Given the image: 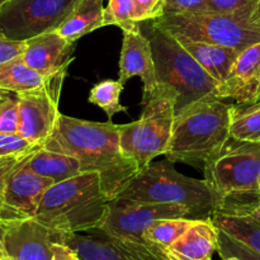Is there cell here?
<instances>
[{
  "mask_svg": "<svg viewBox=\"0 0 260 260\" xmlns=\"http://www.w3.org/2000/svg\"><path fill=\"white\" fill-rule=\"evenodd\" d=\"M63 243L81 260H172L151 244L111 235L99 228L63 235Z\"/></svg>",
  "mask_w": 260,
  "mask_h": 260,
  "instance_id": "cell-12",
  "label": "cell"
},
{
  "mask_svg": "<svg viewBox=\"0 0 260 260\" xmlns=\"http://www.w3.org/2000/svg\"><path fill=\"white\" fill-rule=\"evenodd\" d=\"M202 170L220 205L228 200L260 197V144L230 139Z\"/></svg>",
  "mask_w": 260,
  "mask_h": 260,
  "instance_id": "cell-7",
  "label": "cell"
},
{
  "mask_svg": "<svg viewBox=\"0 0 260 260\" xmlns=\"http://www.w3.org/2000/svg\"><path fill=\"white\" fill-rule=\"evenodd\" d=\"M137 23L155 20L164 14L165 0H134Z\"/></svg>",
  "mask_w": 260,
  "mask_h": 260,
  "instance_id": "cell-31",
  "label": "cell"
},
{
  "mask_svg": "<svg viewBox=\"0 0 260 260\" xmlns=\"http://www.w3.org/2000/svg\"><path fill=\"white\" fill-rule=\"evenodd\" d=\"M25 50V42L19 41H10L0 37V63L13 60L23 55Z\"/></svg>",
  "mask_w": 260,
  "mask_h": 260,
  "instance_id": "cell-34",
  "label": "cell"
},
{
  "mask_svg": "<svg viewBox=\"0 0 260 260\" xmlns=\"http://www.w3.org/2000/svg\"><path fill=\"white\" fill-rule=\"evenodd\" d=\"M140 24L135 19L134 0H109L104 8V27L117 25L122 30Z\"/></svg>",
  "mask_w": 260,
  "mask_h": 260,
  "instance_id": "cell-27",
  "label": "cell"
},
{
  "mask_svg": "<svg viewBox=\"0 0 260 260\" xmlns=\"http://www.w3.org/2000/svg\"><path fill=\"white\" fill-rule=\"evenodd\" d=\"M180 13H210L207 0H165L164 14Z\"/></svg>",
  "mask_w": 260,
  "mask_h": 260,
  "instance_id": "cell-33",
  "label": "cell"
},
{
  "mask_svg": "<svg viewBox=\"0 0 260 260\" xmlns=\"http://www.w3.org/2000/svg\"><path fill=\"white\" fill-rule=\"evenodd\" d=\"M65 76H56L41 88L15 94L19 104L18 134L32 144L43 146L55 129L60 116L58 103Z\"/></svg>",
  "mask_w": 260,
  "mask_h": 260,
  "instance_id": "cell-11",
  "label": "cell"
},
{
  "mask_svg": "<svg viewBox=\"0 0 260 260\" xmlns=\"http://www.w3.org/2000/svg\"><path fill=\"white\" fill-rule=\"evenodd\" d=\"M259 190H260V182H259Z\"/></svg>",
  "mask_w": 260,
  "mask_h": 260,
  "instance_id": "cell-43",
  "label": "cell"
},
{
  "mask_svg": "<svg viewBox=\"0 0 260 260\" xmlns=\"http://www.w3.org/2000/svg\"><path fill=\"white\" fill-rule=\"evenodd\" d=\"M183 47L194 57V60L218 83L228 78L231 66L239 56V51L225 46L201 42L190 38L177 37Z\"/></svg>",
  "mask_w": 260,
  "mask_h": 260,
  "instance_id": "cell-20",
  "label": "cell"
},
{
  "mask_svg": "<svg viewBox=\"0 0 260 260\" xmlns=\"http://www.w3.org/2000/svg\"><path fill=\"white\" fill-rule=\"evenodd\" d=\"M260 74V42L239 53L228 78L218 85L216 95L240 103Z\"/></svg>",
  "mask_w": 260,
  "mask_h": 260,
  "instance_id": "cell-19",
  "label": "cell"
},
{
  "mask_svg": "<svg viewBox=\"0 0 260 260\" xmlns=\"http://www.w3.org/2000/svg\"><path fill=\"white\" fill-rule=\"evenodd\" d=\"M258 108H260V101H258L256 103H254V104H250V106H245V107H238L234 104L233 113H240V112L251 111V109H258Z\"/></svg>",
  "mask_w": 260,
  "mask_h": 260,
  "instance_id": "cell-37",
  "label": "cell"
},
{
  "mask_svg": "<svg viewBox=\"0 0 260 260\" xmlns=\"http://www.w3.org/2000/svg\"><path fill=\"white\" fill-rule=\"evenodd\" d=\"M51 79L45 78L30 69L24 62L22 56L0 63V90L3 91L19 94L23 91L33 90L46 85Z\"/></svg>",
  "mask_w": 260,
  "mask_h": 260,
  "instance_id": "cell-23",
  "label": "cell"
},
{
  "mask_svg": "<svg viewBox=\"0 0 260 260\" xmlns=\"http://www.w3.org/2000/svg\"><path fill=\"white\" fill-rule=\"evenodd\" d=\"M116 200L184 205L192 212V218L208 220L220 206L215 192L205 179L182 174L168 159L151 161L140 170Z\"/></svg>",
  "mask_w": 260,
  "mask_h": 260,
  "instance_id": "cell-4",
  "label": "cell"
},
{
  "mask_svg": "<svg viewBox=\"0 0 260 260\" xmlns=\"http://www.w3.org/2000/svg\"><path fill=\"white\" fill-rule=\"evenodd\" d=\"M178 93L160 84L156 93L144 104L137 121L121 124V149L142 170L160 155H165L172 139L177 114Z\"/></svg>",
  "mask_w": 260,
  "mask_h": 260,
  "instance_id": "cell-6",
  "label": "cell"
},
{
  "mask_svg": "<svg viewBox=\"0 0 260 260\" xmlns=\"http://www.w3.org/2000/svg\"><path fill=\"white\" fill-rule=\"evenodd\" d=\"M222 260H243L238 256H226V258H222Z\"/></svg>",
  "mask_w": 260,
  "mask_h": 260,
  "instance_id": "cell-41",
  "label": "cell"
},
{
  "mask_svg": "<svg viewBox=\"0 0 260 260\" xmlns=\"http://www.w3.org/2000/svg\"><path fill=\"white\" fill-rule=\"evenodd\" d=\"M147 23L141 28L151 42L157 81L178 93L177 112L205 96L216 95L220 83L194 60L179 40L152 20Z\"/></svg>",
  "mask_w": 260,
  "mask_h": 260,
  "instance_id": "cell-5",
  "label": "cell"
},
{
  "mask_svg": "<svg viewBox=\"0 0 260 260\" xmlns=\"http://www.w3.org/2000/svg\"><path fill=\"white\" fill-rule=\"evenodd\" d=\"M29 155L13 169L7 180L3 208V221L5 226L35 218L43 194L53 184L51 179L41 177L25 167Z\"/></svg>",
  "mask_w": 260,
  "mask_h": 260,
  "instance_id": "cell-13",
  "label": "cell"
},
{
  "mask_svg": "<svg viewBox=\"0 0 260 260\" xmlns=\"http://www.w3.org/2000/svg\"><path fill=\"white\" fill-rule=\"evenodd\" d=\"M211 260H212V259H211Z\"/></svg>",
  "mask_w": 260,
  "mask_h": 260,
  "instance_id": "cell-44",
  "label": "cell"
},
{
  "mask_svg": "<svg viewBox=\"0 0 260 260\" xmlns=\"http://www.w3.org/2000/svg\"><path fill=\"white\" fill-rule=\"evenodd\" d=\"M207 3L210 13L240 18H254L260 7V0H207Z\"/></svg>",
  "mask_w": 260,
  "mask_h": 260,
  "instance_id": "cell-28",
  "label": "cell"
},
{
  "mask_svg": "<svg viewBox=\"0 0 260 260\" xmlns=\"http://www.w3.org/2000/svg\"><path fill=\"white\" fill-rule=\"evenodd\" d=\"M233 107L220 96L208 95L177 112L167 159L203 169L231 139Z\"/></svg>",
  "mask_w": 260,
  "mask_h": 260,
  "instance_id": "cell-2",
  "label": "cell"
},
{
  "mask_svg": "<svg viewBox=\"0 0 260 260\" xmlns=\"http://www.w3.org/2000/svg\"><path fill=\"white\" fill-rule=\"evenodd\" d=\"M2 241L8 260H53V245L63 235L28 218L5 226Z\"/></svg>",
  "mask_w": 260,
  "mask_h": 260,
  "instance_id": "cell-14",
  "label": "cell"
},
{
  "mask_svg": "<svg viewBox=\"0 0 260 260\" xmlns=\"http://www.w3.org/2000/svg\"><path fill=\"white\" fill-rule=\"evenodd\" d=\"M10 95H13V94L12 93H8V91L0 90V104H2L4 101H7V99L9 98Z\"/></svg>",
  "mask_w": 260,
  "mask_h": 260,
  "instance_id": "cell-39",
  "label": "cell"
},
{
  "mask_svg": "<svg viewBox=\"0 0 260 260\" xmlns=\"http://www.w3.org/2000/svg\"><path fill=\"white\" fill-rule=\"evenodd\" d=\"M121 124L91 122L60 113L55 129L43 147L71 155L80 161L83 172H96L109 200L117 196L140 172L134 160L121 149Z\"/></svg>",
  "mask_w": 260,
  "mask_h": 260,
  "instance_id": "cell-1",
  "label": "cell"
},
{
  "mask_svg": "<svg viewBox=\"0 0 260 260\" xmlns=\"http://www.w3.org/2000/svg\"><path fill=\"white\" fill-rule=\"evenodd\" d=\"M53 260H81L78 254L65 243H56L53 245Z\"/></svg>",
  "mask_w": 260,
  "mask_h": 260,
  "instance_id": "cell-35",
  "label": "cell"
},
{
  "mask_svg": "<svg viewBox=\"0 0 260 260\" xmlns=\"http://www.w3.org/2000/svg\"><path fill=\"white\" fill-rule=\"evenodd\" d=\"M9 0H0V7H3V5L5 4V3H8Z\"/></svg>",
  "mask_w": 260,
  "mask_h": 260,
  "instance_id": "cell-42",
  "label": "cell"
},
{
  "mask_svg": "<svg viewBox=\"0 0 260 260\" xmlns=\"http://www.w3.org/2000/svg\"><path fill=\"white\" fill-rule=\"evenodd\" d=\"M260 101V74L256 78L255 83L253 84L249 91L246 93V95L244 96L243 101L240 103H236L235 106L238 107H245V106H250V104L256 103V102Z\"/></svg>",
  "mask_w": 260,
  "mask_h": 260,
  "instance_id": "cell-36",
  "label": "cell"
},
{
  "mask_svg": "<svg viewBox=\"0 0 260 260\" xmlns=\"http://www.w3.org/2000/svg\"><path fill=\"white\" fill-rule=\"evenodd\" d=\"M173 217L192 218V212L187 206L177 203L113 200L109 203L106 220L99 229L119 238L144 241L142 234L149 226L162 218Z\"/></svg>",
  "mask_w": 260,
  "mask_h": 260,
  "instance_id": "cell-10",
  "label": "cell"
},
{
  "mask_svg": "<svg viewBox=\"0 0 260 260\" xmlns=\"http://www.w3.org/2000/svg\"><path fill=\"white\" fill-rule=\"evenodd\" d=\"M231 139L260 144V108L233 113Z\"/></svg>",
  "mask_w": 260,
  "mask_h": 260,
  "instance_id": "cell-26",
  "label": "cell"
},
{
  "mask_svg": "<svg viewBox=\"0 0 260 260\" xmlns=\"http://www.w3.org/2000/svg\"><path fill=\"white\" fill-rule=\"evenodd\" d=\"M103 0H80L56 32L71 42L104 27Z\"/></svg>",
  "mask_w": 260,
  "mask_h": 260,
  "instance_id": "cell-22",
  "label": "cell"
},
{
  "mask_svg": "<svg viewBox=\"0 0 260 260\" xmlns=\"http://www.w3.org/2000/svg\"><path fill=\"white\" fill-rule=\"evenodd\" d=\"M218 250V229L212 220L194 218L188 230L165 250L172 260H211Z\"/></svg>",
  "mask_w": 260,
  "mask_h": 260,
  "instance_id": "cell-18",
  "label": "cell"
},
{
  "mask_svg": "<svg viewBox=\"0 0 260 260\" xmlns=\"http://www.w3.org/2000/svg\"><path fill=\"white\" fill-rule=\"evenodd\" d=\"M3 231L4 230H0V260H8L7 254H5V251H4V248H3V241H2Z\"/></svg>",
  "mask_w": 260,
  "mask_h": 260,
  "instance_id": "cell-38",
  "label": "cell"
},
{
  "mask_svg": "<svg viewBox=\"0 0 260 260\" xmlns=\"http://www.w3.org/2000/svg\"><path fill=\"white\" fill-rule=\"evenodd\" d=\"M19 104L15 94L0 104V134H18Z\"/></svg>",
  "mask_w": 260,
  "mask_h": 260,
  "instance_id": "cell-30",
  "label": "cell"
},
{
  "mask_svg": "<svg viewBox=\"0 0 260 260\" xmlns=\"http://www.w3.org/2000/svg\"><path fill=\"white\" fill-rule=\"evenodd\" d=\"M25 167L41 177L48 178L53 183L62 182L84 173L83 167L76 157L45 149L43 146L29 155Z\"/></svg>",
  "mask_w": 260,
  "mask_h": 260,
  "instance_id": "cell-21",
  "label": "cell"
},
{
  "mask_svg": "<svg viewBox=\"0 0 260 260\" xmlns=\"http://www.w3.org/2000/svg\"><path fill=\"white\" fill-rule=\"evenodd\" d=\"M254 20H255V22L258 23V24H260V7H259V9L256 10L255 15H254Z\"/></svg>",
  "mask_w": 260,
  "mask_h": 260,
  "instance_id": "cell-40",
  "label": "cell"
},
{
  "mask_svg": "<svg viewBox=\"0 0 260 260\" xmlns=\"http://www.w3.org/2000/svg\"><path fill=\"white\" fill-rule=\"evenodd\" d=\"M42 145H35L19 134H0V157L24 155Z\"/></svg>",
  "mask_w": 260,
  "mask_h": 260,
  "instance_id": "cell-29",
  "label": "cell"
},
{
  "mask_svg": "<svg viewBox=\"0 0 260 260\" xmlns=\"http://www.w3.org/2000/svg\"><path fill=\"white\" fill-rule=\"evenodd\" d=\"M123 89L124 84H122L119 80L107 79V80L99 81L90 89L88 101L89 103L103 109L108 119L112 121V118L117 113L127 112V107L122 106L121 101H119Z\"/></svg>",
  "mask_w": 260,
  "mask_h": 260,
  "instance_id": "cell-25",
  "label": "cell"
},
{
  "mask_svg": "<svg viewBox=\"0 0 260 260\" xmlns=\"http://www.w3.org/2000/svg\"><path fill=\"white\" fill-rule=\"evenodd\" d=\"M74 52L75 42L52 30L25 41L22 58L30 69L51 79L68 74L69 66L74 61Z\"/></svg>",
  "mask_w": 260,
  "mask_h": 260,
  "instance_id": "cell-16",
  "label": "cell"
},
{
  "mask_svg": "<svg viewBox=\"0 0 260 260\" xmlns=\"http://www.w3.org/2000/svg\"><path fill=\"white\" fill-rule=\"evenodd\" d=\"M122 32L123 41L119 55L118 80L122 84H126L129 79L139 76L144 84L142 104H145L160 86L151 42L142 30L141 23Z\"/></svg>",
  "mask_w": 260,
  "mask_h": 260,
  "instance_id": "cell-15",
  "label": "cell"
},
{
  "mask_svg": "<svg viewBox=\"0 0 260 260\" xmlns=\"http://www.w3.org/2000/svg\"><path fill=\"white\" fill-rule=\"evenodd\" d=\"M42 147V146H41ZM40 149V147H38ZM37 150V149H36ZM35 151V150H33ZM32 152V151H30ZM18 155V156H9V157H0V230H4L5 223L3 221V208H4V193H5V185H7V180L9 178L10 173L13 172L15 167L24 159L27 155Z\"/></svg>",
  "mask_w": 260,
  "mask_h": 260,
  "instance_id": "cell-32",
  "label": "cell"
},
{
  "mask_svg": "<svg viewBox=\"0 0 260 260\" xmlns=\"http://www.w3.org/2000/svg\"><path fill=\"white\" fill-rule=\"evenodd\" d=\"M80 0H9L0 7V37L25 41L56 30Z\"/></svg>",
  "mask_w": 260,
  "mask_h": 260,
  "instance_id": "cell-9",
  "label": "cell"
},
{
  "mask_svg": "<svg viewBox=\"0 0 260 260\" xmlns=\"http://www.w3.org/2000/svg\"><path fill=\"white\" fill-rule=\"evenodd\" d=\"M152 22L175 37L225 46L239 52L260 42V24L254 18L217 13H168Z\"/></svg>",
  "mask_w": 260,
  "mask_h": 260,
  "instance_id": "cell-8",
  "label": "cell"
},
{
  "mask_svg": "<svg viewBox=\"0 0 260 260\" xmlns=\"http://www.w3.org/2000/svg\"><path fill=\"white\" fill-rule=\"evenodd\" d=\"M109 200L96 172H84L53 183L43 194L35 218L62 235L88 233L103 225Z\"/></svg>",
  "mask_w": 260,
  "mask_h": 260,
  "instance_id": "cell-3",
  "label": "cell"
},
{
  "mask_svg": "<svg viewBox=\"0 0 260 260\" xmlns=\"http://www.w3.org/2000/svg\"><path fill=\"white\" fill-rule=\"evenodd\" d=\"M211 220L218 230L260 255V213L254 210V201H225Z\"/></svg>",
  "mask_w": 260,
  "mask_h": 260,
  "instance_id": "cell-17",
  "label": "cell"
},
{
  "mask_svg": "<svg viewBox=\"0 0 260 260\" xmlns=\"http://www.w3.org/2000/svg\"><path fill=\"white\" fill-rule=\"evenodd\" d=\"M193 221L194 218L189 217L162 218L144 231L142 240L165 251L188 230Z\"/></svg>",
  "mask_w": 260,
  "mask_h": 260,
  "instance_id": "cell-24",
  "label": "cell"
}]
</instances>
